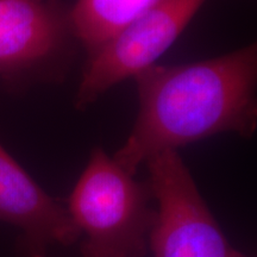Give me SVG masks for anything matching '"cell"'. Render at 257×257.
Wrapping results in <instances>:
<instances>
[{
    "mask_svg": "<svg viewBox=\"0 0 257 257\" xmlns=\"http://www.w3.org/2000/svg\"><path fill=\"white\" fill-rule=\"evenodd\" d=\"M206 0H160L142 17L89 55L76 93L85 108L127 78H135L176 41Z\"/></svg>",
    "mask_w": 257,
    "mask_h": 257,
    "instance_id": "4",
    "label": "cell"
},
{
    "mask_svg": "<svg viewBox=\"0 0 257 257\" xmlns=\"http://www.w3.org/2000/svg\"><path fill=\"white\" fill-rule=\"evenodd\" d=\"M159 2L78 0L68 11L70 32L92 55Z\"/></svg>",
    "mask_w": 257,
    "mask_h": 257,
    "instance_id": "7",
    "label": "cell"
},
{
    "mask_svg": "<svg viewBox=\"0 0 257 257\" xmlns=\"http://www.w3.org/2000/svg\"><path fill=\"white\" fill-rule=\"evenodd\" d=\"M138 115L115 162L131 175L165 150L223 133L250 138L257 126V47L179 66L148 67L135 76Z\"/></svg>",
    "mask_w": 257,
    "mask_h": 257,
    "instance_id": "1",
    "label": "cell"
},
{
    "mask_svg": "<svg viewBox=\"0 0 257 257\" xmlns=\"http://www.w3.org/2000/svg\"><path fill=\"white\" fill-rule=\"evenodd\" d=\"M95 148L67 210L78 229L82 257H144L156 210L152 189Z\"/></svg>",
    "mask_w": 257,
    "mask_h": 257,
    "instance_id": "2",
    "label": "cell"
},
{
    "mask_svg": "<svg viewBox=\"0 0 257 257\" xmlns=\"http://www.w3.org/2000/svg\"><path fill=\"white\" fill-rule=\"evenodd\" d=\"M0 221L23 232L30 257H46L51 245H70L79 240L69 212L37 185L0 144Z\"/></svg>",
    "mask_w": 257,
    "mask_h": 257,
    "instance_id": "6",
    "label": "cell"
},
{
    "mask_svg": "<svg viewBox=\"0 0 257 257\" xmlns=\"http://www.w3.org/2000/svg\"><path fill=\"white\" fill-rule=\"evenodd\" d=\"M68 11L55 0H0V78L50 68L68 46Z\"/></svg>",
    "mask_w": 257,
    "mask_h": 257,
    "instance_id": "5",
    "label": "cell"
},
{
    "mask_svg": "<svg viewBox=\"0 0 257 257\" xmlns=\"http://www.w3.org/2000/svg\"><path fill=\"white\" fill-rule=\"evenodd\" d=\"M157 201L149 248L155 257H244L226 239L178 150L147 160Z\"/></svg>",
    "mask_w": 257,
    "mask_h": 257,
    "instance_id": "3",
    "label": "cell"
}]
</instances>
